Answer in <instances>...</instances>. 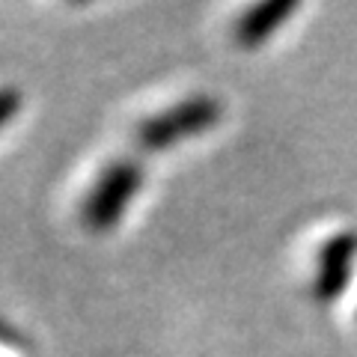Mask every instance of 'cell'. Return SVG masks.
<instances>
[{"label":"cell","instance_id":"obj_1","mask_svg":"<svg viewBox=\"0 0 357 357\" xmlns=\"http://www.w3.org/2000/svg\"><path fill=\"white\" fill-rule=\"evenodd\" d=\"M220 116H223V105L218 98L197 93L146 116L137 126V131H134V143L143 152H167V149H176L178 143L211 131L220 122Z\"/></svg>","mask_w":357,"mask_h":357},{"label":"cell","instance_id":"obj_2","mask_svg":"<svg viewBox=\"0 0 357 357\" xmlns=\"http://www.w3.org/2000/svg\"><path fill=\"white\" fill-rule=\"evenodd\" d=\"M143 188V167L134 158L110 161L81 203V218L93 232H110L126 218L128 206Z\"/></svg>","mask_w":357,"mask_h":357},{"label":"cell","instance_id":"obj_3","mask_svg":"<svg viewBox=\"0 0 357 357\" xmlns=\"http://www.w3.org/2000/svg\"><path fill=\"white\" fill-rule=\"evenodd\" d=\"M357 259V236L354 232H337L331 236L319 250L316 262V280H312V295L321 304H331L345 295V289L351 283Z\"/></svg>","mask_w":357,"mask_h":357},{"label":"cell","instance_id":"obj_4","mask_svg":"<svg viewBox=\"0 0 357 357\" xmlns=\"http://www.w3.org/2000/svg\"><path fill=\"white\" fill-rule=\"evenodd\" d=\"M295 0H265V3H256L244 13L236 27H232V36L241 48H256V45H265L274 36L277 30H283L289 24V18L298 13Z\"/></svg>","mask_w":357,"mask_h":357},{"label":"cell","instance_id":"obj_5","mask_svg":"<svg viewBox=\"0 0 357 357\" xmlns=\"http://www.w3.org/2000/svg\"><path fill=\"white\" fill-rule=\"evenodd\" d=\"M21 105H24V98H21L15 86H0V131L18 116Z\"/></svg>","mask_w":357,"mask_h":357}]
</instances>
